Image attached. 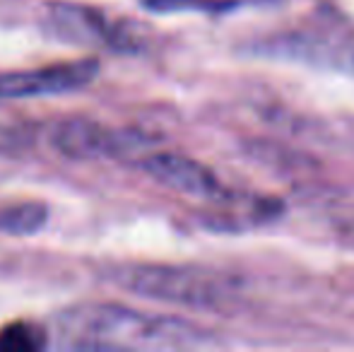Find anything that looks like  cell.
<instances>
[{
	"mask_svg": "<svg viewBox=\"0 0 354 352\" xmlns=\"http://www.w3.org/2000/svg\"><path fill=\"white\" fill-rule=\"evenodd\" d=\"M138 165L154 181L183 193V196L234 203V196L222 186L217 174L193 157L178 155V152H149L138 160Z\"/></svg>",
	"mask_w": 354,
	"mask_h": 352,
	"instance_id": "6",
	"label": "cell"
},
{
	"mask_svg": "<svg viewBox=\"0 0 354 352\" xmlns=\"http://www.w3.org/2000/svg\"><path fill=\"white\" fill-rule=\"evenodd\" d=\"M48 345V331L32 321H12L0 328V352H39Z\"/></svg>",
	"mask_w": 354,
	"mask_h": 352,
	"instance_id": "8",
	"label": "cell"
},
{
	"mask_svg": "<svg viewBox=\"0 0 354 352\" xmlns=\"http://www.w3.org/2000/svg\"><path fill=\"white\" fill-rule=\"evenodd\" d=\"M109 277L140 297L191 309H224L239 299L234 277L201 266L126 263L111 268Z\"/></svg>",
	"mask_w": 354,
	"mask_h": 352,
	"instance_id": "2",
	"label": "cell"
},
{
	"mask_svg": "<svg viewBox=\"0 0 354 352\" xmlns=\"http://www.w3.org/2000/svg\"><path fill=\"white\" fill-rule=\"evenodd\" d=\"M145 8L157 12H174V10H219V0H142Z\"/></svg>",
	"mask_w": 354,
	"mask_h": 352,
	"instance_id": "9",
	"label": "cell"
},
{
	"mask_svg": "<svg viewBox=\"0 0 354 352\" xmlns=\"http://www.w3.org/2000/svg\"><path fill=\"white\" fill-rule=\"evenodd\" d=\"M48 220V207L44 203L27 201L0 210V232L12 237H32L44 230Z\"/></svg>",
	"mask_w": 354,
	"mask_h": 352,
	"instance_id": "7",
	"label": "cell"
},
{
	"mask_svg": "<svg viewBox=\"0 0 354 352\" xmlns=\"http://www.w3.org/2000/svg\"><path fill=\"white\" fill-rule=\"evenodd\" d=\"M58 350H193L210 348V333L181 319L154 316L123 304H77L51 324Z\"/></svg>",
	"mask_w": 354,
	"mask_h": 352,
	"instance_id": "1",
	"label": "cell"
},
{
	"mask_svg": "<svg viewBox=\"0 0 354 352\" xmlns=\"http://www.w3.org/2000/svg\"><path fill=\"white\" fill-rule=\"evenodd\" d=\"M99 75L97 58L56 63L37 71H12L0 73V102L27 97H46V94L75 92L92 85Z\"/></svg>",
	"mask_w": 354,
	"mask_h": 352,
	"instance_id": "5",
	"label": "cell"
},
{
	"mask_svg": "<svg viewBox=\"0 0 354 352\" xmlns=\"http://www.w3.org/2000/svg\"><path fill=\"white\" fill-rule=\"evenodd\" d=\"M46 24L56 37L73 44L106 46L113 51H138L140 39L128 22H116L104 10L80 3H48Z\"/></svg>",
	"mask_w": 354,
	"mask_h": 352,
	"instance_id": "4",
	"label": "cell"
},
{
	"mask_svg": "<svg viewBox=\"0 0 354 352\" xmlns=\"http://www.w3.org/2000/svg\"><path fill=\"white\" fill-rule=\"evenodd\" d=\"M51 145L68 160H140L152 145L136 128H109L89 118H68L51 133Z\"/></svg>",
	"mask_w": 354,
	"mask_h": 352,
	"instance_id": "3",
	"label": "cell"
}]
</instances>
